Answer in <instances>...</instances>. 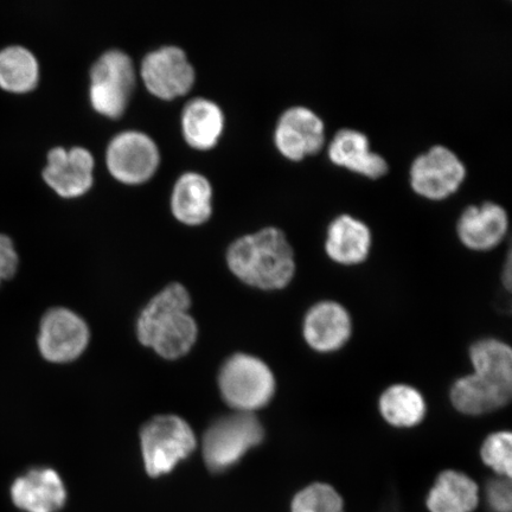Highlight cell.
Segmentation results:
<instances>
[{"mask_svg":"<svg viewBox=\"0 0 512 512\" xmlns=\"http://www.w3.org/2000/svg\"><path fill=\"white\" fill-rule=\"evenodd\" d=\"M227 262L243 283L265 291L285 288L296 273L293 248L278 227H265L235 240L228 248Z\"/></svg>","mask_w":512,"mask_h":512,"instance_id":"cell-1","label":"cell"},{"mask_svg":"<svg viewBox=\"0 0 512 512\" xmlns=\"http://www.w3.org/2000/svg\"><path fill=\"white\" fill-rule=\"evenodd\" d=\"M190 294L181 284H171L145 307L138 320V337L166 360L187 355L197 339V325L188 311Z\"/></svg>","mask_w":512,"mask_h":512,"instance_id":"cell-2","label":"cell"},{"mask_svg":"<svg viewBox=\"0 0 512 512\" xmlns=\"http://www.w3.org/2000/svg\"><path fill=\"white\" fill-rule=\"evenodd\" d=\"M264 428L253 413L238 412L216 420L203 437V458L208 470L221 473L238 464L264 440Z\"/></svg>","mask_w":512,"mask_h":512,"instance_id":"cell-3","label":"cell"},{"mask_svg":"<svg viewBox=\"0 0 512 512\" xmlns=\"http://www.w3.org/2000/svg\"><path fill=\"white\" fill-rule=\"evenodd\" d=\"M147 475L158 478L169 475L175 467L191 456L197 441L187 421L175 415L157 416L140 433Z\"/></svg>","mask_w":512,"mask_h":512,"instance_id":"cell-4","label":"cell"},{"mask_svg":"<svg viewBox=\"0 0 512 512\" xmlns=\"http://www.w3.org/2000/svg\"><path fill=\"white\" fill-rule=\"evenodd\" d=\"M219 386L224 401L238 412L253 413L273 399L275 379L265 362L236 354L223 364Z\"/></svg>","mask_w":512,"mask_h":512,"instance_id":"cell-5","label":"cell"},{"mask_svg":"<svg viewBox=\"0 0 512 512\" xmlns=\"http://www.w3.org/2000/svg\"><path fill=\"white\" fill-rule=\"evenodd\" d=\"M89 99L96 112L110 118L123 114L136 86V68L121 49H108L93 63Z\"/></svg>","mask_w":512,"mask_h":512,"instance_id":"cell-6","label":"cell"},{"mask_svg":"<svg viewBox=\"0 0 512 512\" xmlns=\"http://www.w3.org/2000/svg\"><path fill=\"white\" fill-rule=\"evenodd\" d=\"M465 177L463 160L445 145H434L420 153L409 169L412 189L432 201L450 197L459 189Z\"/></svg>","mask_w":512,"mask_h":512,"instance_id":"cell-7","label":"cell"},{"mask_svg":"<svg viewBox=\"0 0 512 512\" xmlns=\"http://www.w3.org/2000/svg\"><path fill=\"white\" fill-rule=\"evenodd\" d=\"M159 163V147L144 132H120L107 146V168L115 179L126 184L149 181L155 175Z\"/></svg>","mask_w":512,"mask_h":512,"instance_id":"cell-8","label":"cell"},{"mask_svg":"<svg viewBox=\"0 0 512 512\" xmlns=\"http://www.w3.org/2000/svg\"><path fill=\"white\" fill-rule=\"evenodd\" d=\"M140 74L149 92L164 100L187 94L196 79L187 53L177 46L160 47L146 54Z\"/></svg>","mask_w":512,"mask_h":512,"instance_id":"cell-9","label":"cell"},{"mask_svg":"<svg viewBox=\"0 0 512 512\" xmlns=\"http://www.w3.org/2000/svg\"><path fill=\"white\" fill-rule=\"evenodd\" d=\"M88 342V326L76 313L56 307L43 317L38 347L47 361L72 362L86 350Z\"/></svg>","mask_w":512,"mask_h":512,"instance_id":"cell-10","label":"cell"},{"mask_svg":"<svg viewBox=\"0 0 512 512\" xmlns=\"http://www.w3.org/2000/svg\"><path fill=\"white\" fill-rule=\"evenodd\" d=\"M274 143L281 155L293 162L316 155L325 143L324 121L309 107H288L275 126Z\"/></svg>","mask_w":512,"mask_h":512,"instance_id":"cell-11","label":"cell"},{"mask_svg":"<svg viewBox=\"0 0 512 512\" xmlns=\"http://www.w3.org/2000/svg\"><path fill=\"white\" fill-rule=\"evenodd\" d=\"M512 395V377L489 370H475L459 379L451 389V401L458 412L483 415L507 406Z\"/></svg>","mask_w":512,"mask_h":512,"instance_id":"cell-12","label":"cell"},{"mask_svg":"<svg viewBox=\"0 0 512 512\" xmlns=\"http://www.w3.org/2000/svg\"><path fill=\"white\" fill-rule=\"evenodd\" d=\"M47 159L43 179L60 196L79 197L92 188L95 159L86 147L74 146L67 150L56 146L48 152Z\"/></svg>","mask_w":512,"mask_h":512,"instance_id":"cell-13","label":"cell"},{"mask_svg":"<svg viewBox=\"0 0 512 512\" xmlns=\"http://www.w3.org/2000/svg\"><path fill=\"white\" fill-rule=\"evenodd\" d=\"M10 492L12 503L23 512H61L68 501L66 484L49 467H38L19 476Z\"/></svg>","mask_w":512,"mask_h":512,"instance_id":"cell-14","label":"cell"},{"mask_svg":"<svg viewBox=\"0 0 512 512\" xmlns=\"http://www.w3.org/2000/svg\"><path fill=\"white\" fill-rule=\"evenodd\" d=\"M509 228V215L501 204L486 201L466 207L457 222L460 241L473 251H489L502 242Z\"/></svg>","mask_w":512,"mask_h":512,"instance_id":"cell-15","label":"cell"},{"mask_svg":"<svg viewBox=\"0 0 512 512\" xmlns=\"http://www.w3.org/2000/svg\"><path fill=\"white\" fill-rule=\"evenodd\" d=\"M328 156L332 163L373 179L389 171L387 159L370 150L367 134L354 128H341L336 132L329 144Z\"/></svg>","mask_w":512,"mask_h":512,"instance_id":"cell-16","label":"cell"},{"mask_svg":"<svg viewBox=\"0 0 512 512\" xmlns=\"http://www.w3.org/2000/svg\"><path fill=\"white\" fill-rule=\"evenodd\" d=\"M351 318L342 305L323 302L312 307L304 319V338L313 350L334 352L351 336Z\"/></svg>","mask_w":512,"mask_h":512,"instance_id":"cell-17","label":"cell"},{"mask_svg":"<svg viewBox=\"0 0 512 512\" xmlns=\"http://www.w3.org/2000/svg\"><path fill=\"white\" fill-rule=\"evenodd\" d=\"M479 504V484L458 470L441 471L425 499L428 512H477Z\"/></svg>","mask_w":512,"mask_h":512,"instance_id":"cell-18","label":"cell"},{"mask_svg":"<svg viewBox=\"0 0 512 512\" xmlns=\"http://www.w3.org/2000/svg\"><path fill=\"white\" fill-rule=\"evenodd\" d=\"M371 242L373 238L366 222L341 214L329 224L325 251L337 264L358 265L368 258Z\"/></svg>","mask_w":512,"mask_h":512,"instance_id":"cell-19","label":"cell"},{"mask_svg":"<svg viewBox=\"0 0 512 512\" xmlns=\"http://www.w3.org/2000/svg\"><path fill=\"white\" fill-rule=\"evenodd\" d=\"M213 187L209 179L196 171L184 172L177 179L171 195L172 214L178 221L198 226L209 220Z\"/></svg>","mask_w":512,"mask_h":512,"instance_id":"cell-20","label":"cell"},{"mask_svg":"<svg viewBox=\"0 0 512 512\" xmlns=\"http://www.w3.org/2000/svg\"><path fill=\"white\" fill-rule=\"evenodd\" d=\"M224 127V114L213 100L195 98L185 105L182 130L187 143L198 150H209L219 142Z\"/></svg>","mask_w":512,"mask_h":512,"instance_id":"cell-21","label":"cell"},{"mask_svg":"<svg viewBox=\"0 0 512 512\" xmlns=\"http://www.w3.org/2000/svg\"><path fill=\"white\" fill-rule=\"evenodd\" d=\"M40 81V63L31 50L10 46L0 50V88L14 94L35 89Z\"/></svg>","mask_w":512,"mask_h":512,"instance_id":"cell-22","label":"cell"},{"mask_svg":"<svg viewBox=\"0 0 512 512\" xmlns=\"http://www.w3.org/2000/svg\"><path fill=\"white\" fill-rule=\"evenodd\" d=\"M380 412L395 427H414L424 420L426 402L418 389L396 384L381 395Z\"/></svg>","mask_w":512,"mask_h":512,"instance_id":"cell-23","label":"cell"},{"mask_svg":"<svg viewBox=\"0 0 512 512\" xmlns=\"http://www.w3.org/2000/svg\"><path fill=\"white\" fill-rule=\"evenodd\" d=\"M290 512H345L344 498L330 483H309L291 498Z\"/></svg>","mask_w":512,"mask_h":512,"instance_id":"cell-24","label":"cell"},{"mask_svg":"<svg viewBox=\"0 0 512 512\" xmlns=\"http://www.w3.org/2000/svg\"><path fill=\"white\" fill-rule=\"evenodd\" d=\"M485 466L495 476L511 479L512 476V437L509 432H497L485 439L480 450Z\"/></svg>","mask_w":512,"mask_h":512,"instance_id":"cell-25","label":"cell"},{"mask_svg":"<svg viewBox=\"0 0 512 512\" xmlns=\"http://www.w3.org/2000/svg\"><path fill=\"white\" fill-rule=\"evenodd\" d=\"M19 266V256L14 241L8 235L0 234V284L14 277Z\"/></svg>","mask_w":512,"mask_h":512,"instance_id":"cell-26","label":"cell"}]
</instances>
